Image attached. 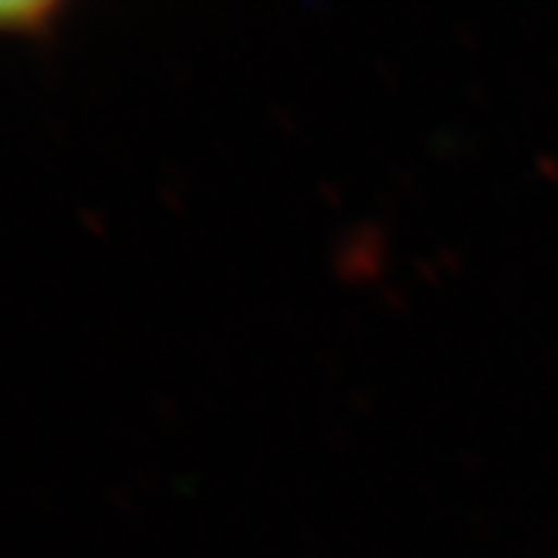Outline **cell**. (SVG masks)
Listing matches in <instances>:
<instances>
[{
  "instance_id": "cell-1",
  "label": "cell",
  "mask_w": 558,
  "mask_h": 558,
  "mask_svg": "<svg viewBox=\"0 0 558 558\" xmlns=\"http://www.w3.org/2000/svg\"><path fill=\"white\" fill-rule=\"evenodd\" d=\"M65 7L53 0H0V35L50 38Z\"/></svg>"
}]
</instances>
